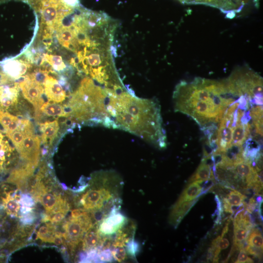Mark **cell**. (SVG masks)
Segmentation results:
<instances>
[{"label":"cell","mask_w":263,"mask_h":263,"mask_svg":"<svg viewBox=\"0 0 263 263\" xmlns=\"http://www.w3.org/2000/svg\"><path fill=\"white\" fill-rule=\"evenodd\" d=\"M238 97L226 78L196 77L191 81H181L173 94L175 111L190 117L202 129L219 123L227 108Z\"/></svg>","instance_id":"6da1fadb"},{"label":"cell","mask_w":263,"mask_h":263,"mask_svg":"<svg viewBox=\"0 0 263 263\" xmlns=\"http://www.w3.org/2000/svg\"><path fill=\"white\" fill-rule=\"evenodd\" d=\"M106 109L114 128L138 136L159 148L166 147L160 108L155 100L138 98L125 90L109 94Z\"/></svg>","instance_id":"7a4b0ae2"},{"label":"cell","mask_w":263,"mask_h":263,"mask_svg":"<svg viewBox=\"0 0 263 263\" xmlns=\"http://www.w3.org/2000/svg\"><path fill=\"white\" fill-rule=\"evenodd\" d=\"M108 94L107 89L95 85L90 78H84L69 101L70 115L78 121H89L113 128L106 109Z\"/></svg>","instance_id":"3957f363"},{"label":"cell","mask_w":263,"mask_h":263,"mask_svg":"<svg viewBox=\"0 0 263 263\" xmlns=\"http://www.w3.org/2000/svg\"><path fill=\"white\" fill-rule=\"evenodd\" d=\"M100 186L86 192L80 199V204L85 210L95 211L103 209L110 213L117 208L116 204L119 202V189L121 184L120 177L115 172L103 171L98 174Z\"/></svg>","instance_id":"277c9868"},{"label":"cell","mask_w":263,"mask_h":263,"mask_svg":"<svg viewBox=\"0 0 263 263\" xmlns=\"http://www.w3.org/2000/svg\"><path fill=\"white\" fill-rule=\"evenodd\" d=\"M234 93L244 96L256 105H263V78L246 66L238 68L226 78Z\"/></svg>","instance_id":"5b68a950"},{"label":"cell","mask_w":263,"mask_h":263,"mask_svg":"<svg viewBox=\"0 0 263 263\" xmlns=\"http://www.w3.org/2000/svg\"><path fill=\"white\" fill-rule=\"evenodd\" d=\"M33 195L45 208L47 220L52 223L60 222L68 212L69 203L60 194L49 190L40 182L33 188Z\"/></svg>","instance_id":"8992f818"},{"label":"cell","mask_w":263,"mask_h":263,"mask_svg":"<svg viewBox=\"0 0 263 263\" xmlns=\"http://www.w3.org/2000/svg\"><path fill=\"white\" fill-rule=\"evenodd\" d=\"M93 225L92 218L88 212L84 209H74L63 225L64 233L62 234V237L69 245L74 247Z\"/></svg>","instance_id":"52a82bcc"},{"label":"cell","mask_w":263,"mask_h":263,"mask_svg":"<svg viewBox=\"0 0 263 263\" xmlns=\"http://www.w3.org/2000/svg\"><path fill=\"white\" fill-rule=\"evenodd\" d=\"M18 151L27 163L37 166L40 154V139L35 134L32 125L27 129L22 143Z\"/></svg>","instance_id":"ba28073f"},{"label":"cell","mask_w":263,"mask_h":263,"mask_svg":"<svg viewBox=\"0 0 263 263\" xmlns=\"http://www.w3.org/2000/svg\"><path fill=\"white\" fill-rule=\"evenodd\" d=\"M19 86L25 98L34 106L36 112H39L44 103L43 89L41 83L30 76L25 77L20 81Z\"/></svg>","instance_id":"9c48e42d"},{"label":"cell","mask_w":263,"mask_h":263,"mask_svg":"<svg viewBox=\"0 0 263 263\" xmlns=\"http://www.w3.org/2000/svg\"><path fill=\"white\" fill-rule=\"evenodd\" d=\"M116 210L117 208L113 209L108 217L103 219L97 227L101 236L112 235L125 225L126 218L123 215L117 212Z\"/></svg>","instance_id":"30bf717a"},{"label":"cell","mask_w":263,"mask_h":263,"mask_svg":"<svg viewBox=\"0 0 263 263\" xmlns=\"http://www.w3.org/2000/svg\"><path fill=\"white\" fill-rule=\"evenodd\" d=\"M43 84L45 94L49 100L60 103L65 99L66 93L56 79L47 75Z\"/></svg>","instance_id":"8fae6325"},{"label":"cell","mask_w":263,"mask_h":263,"mask_svg":"<svg viewBox=\"0 0 263 263\" xmlns=\"http://www.w3.org/2000/svg\"><path fill=\"white\" fill-rule=\"evenodd\" d=\"M8 83L0 84V109L5 111L18 102V91L16 85L10 86Z\"/></svg>","instance_id":"7c38bea8"},{"label":"cell","mask_w":263,"mask_h":263,"mask_svg":"<svg viewBox=\"0 0 263 263\" xmlns=\"http://www.w3.org/2000/svg\"><path fill=\"white\" fill-rule=\"evenodd\" d=\"M198 199L199 197L189 201L176 202L170 213L169 223L176 228Z\"/></svg>","instance_id":"4fadbf2b"},{"label":"cell","mask_w":263,"mask_h":263,"mask_svg":"<svg viewBox=\"0 0 263 263\" xmlns=\"http://www.w3.org/2000/svg\"><path fill=\"white\" fill-rule=\"evenodd\" d=\"M213 163L211 155L203 157L198 168L188 180L190 183L196 181H205L211 177H215L212 169Z\"/></svg>","instance_id":"5bb4252c"},{"label":"cell","mask_w":263,"mask_h":263,"mask_svg":"<svg viewBox=\"0 0 263 263\" xmlns=\"http://www.w3.org/2000/svg\"><path fill=\"white\" fill-rule=\"evenodd\" d=\"M62 235L57 233L52 224H46L39 227L37 231V239L43 242L59 245L63 243Z\"/></svg>","instance_id":"9a60e30c"},{"label":"cell","mask_w":263,"mask_h":263,"mask_svg":"<svg viewBox=\"0 0 263 263\" xmlns=\"http://www.w3.org/2000/svg\"><path fill=\"white\" fill-rule=\"evenodd\" d=\"M14 149L0 129V172L6 169L10 164Z\"/></svg>","instance_id":"2e32d148"},{"label":"cell","mask_w":263,"mask_h":263,"mask_svg":"<svg viewBox=\"0 0 263 263\" xmlns=\"http://www.w3.org/2000/svg\"><path fill=\"white\" fill-rule=\"evenodd\" d=\"M83 237L82 247L84 250H91L103 245L104 239L101 238L96 226H93L85 233Z\"/></svg>","instance_id":"e0dca14e"},{"label":"cell","mask_w":263,"mask_h":263,"mask_svg":"<svg viewBox=\"0 0 263 263\" xmlns=\"http://www.w3.org/2000/svg\"><path fill=\"white\" fill-rule=\"evenodd\" d=\"M2 206L6 213L10 216L17 217L20 209V205L11 192L5 191L1 197Z\"/></svg>","instance_id":"ac0fdd59"},{"label":"cell","mask_w":263,"mask_h":263,"mask_svg":"<svg viewBox=\"0 0 263 263\" xmlns=\"http://www.w3.org/2000/svg\"><path fill=\"white\" fill-rule=\"evenodd\" d=\"M59 130L57 120L46 121L40 124V130L42 133L41 139L43 143L51 144L57 135Z\"/></svg>","instance_id":"d6986e66"},{"label":"cell","mask_w":263,"mask_h":263,"mask_svg":"<svg viewBox=\"0 0 263 263\" xmlns=\"http://www.w3.org/2000/svg\"><path fill=\"white\" fill-rule=\"evenodd\" d=\"M4 72L9 76L18 78L26 72L27 67L25 64L17 60H8L2 63Z\"/></svg>","instance_id":"ffe728a7"},{"label":"cell","mask_w":263,"mask_h":263,"mask_svg":"<svg viewBox=\"0 0 263 263\" xmlns=\"http://www.w3.org/2000/svg\"><path fill=\"white\" fill-rule=\"evenodd\" d=\"M203 181H196L189 183L184 189L177 202L189 201L199 197L202 191Z\"/></svg>","instance_id":"44dd1931"},{"label":"cell","mask_w":263,"mask_h":263,"mask_svg":"<svg viewBox=\"0 0 263 263\" xmlns=\"http://www.w3.org/2000/svg\"><path fill=\"white\" fill-rule=\"evenodd\" d=\"M40 111L51 116L68 117L70 115L68 106L64 107L56 103H44L41 106Z\"/></svg>","instance_id":"7402d4cb"},{"label":"cell","mask_w":263,"mask_h":263,"mask_svg":"<svg viewBox=\"0 0 263 263\" xmlns=\"http://www.w3.org/2000/svg\"><path fill=\"white\" fill-rule=\"evenodd\" d=\"M233 225L234 236L233 245L239 248L240 244L246 240L251 228L245 225L235 223H233Z\"/></svg>","instance_id":"603a6c76"},{"label":"cell","mask_w":263,"mask_h":263,"mask_svg":"<svg viewBox=\"0 0 263 263\" xmlns=\"http://www.w3.org/2000/svg\"><path fill=\"white\" fill-rule=\"evenodd\" d=\"M255 226L253 227L250 230L246 239V242L250 246L263 249V236L261 231Z\"/></svg>","instance_id":"cb8c5ba5"},{"label":"cell","mask_w":263,"mask_h":263,"mask_svg":"<svg viewBox=\"0 0 263 263\" xmlns=\"http://www.w3.org/2000/svg\"><path fill=\"white\" fill-rule=\"evenodd\" d=\"M230 190L229 192L223 198V202L230 206H239L242 205L246 198V196L234 189Z\"/></svg>","instance_id":"d4e9b609"},{"label":"cell","mask_w":263,"mask_h":263,"mask_svg":"<svg viewBox=\"0 0 263 263\" xmlns=\"http://www.w3.org/2000/svg\"><path fill=\"white\" fill-rule=\"evenodd\" d=\"M75 37L74 29L71 28H64L62 29L58 35L59 40L60 43L66 47L71 44Z\"/></svg>","instance_id":"484cf974"},{"label":"cell","mask_w":263,"mask_h":263,"mask_svg":"<svg viewBox=\"0 0 263 263\" xmlns=\"http://www.w3.org/2000/svg\"><path fill=\"white\" fill-rule=\"evenodd\" d=\"M45 57L46 61L54 69L60 71L65 68V65L61 56L55 55H46Z\"/></svg>","instance_id":"4316f807"},{"label":"cell","mask_w":263,"mask_h":263,"mask_svg":"<svg viewBox=\"0 0 263 263\" xmlns=\"http://www.w3.org/2000/svg\"><path fill=\"white\" fill-rule=\"evenodd\" d=\"M124 246L118 245L113 246V248L111 251L112 257L115 260L119 262L125 261L127 258V252Z\"/></svg>","instance_id":"83f0119b"},{"label":"cell","mask_w":263,"mask_h":263,"mask_svg":"<svg viewBox=\"0 0 263 263\" xmlns=\"http://www.w3.org/2000/svg\"><path fill=\"white\" fill-rule=\"evenodd\" d=\"M126 251L127 254L132 257H135L136 254L139 250L138 244L134 241L133 240L131 239L126 244Z\"/></svg>","instance_id":"f1b7e54d"},{"label":"cell","mask_w":263,"mask_h":263,"mask_svg":"<svg viewBox=\"0 0 263 263\" xmlns=\"http://www.w3.org/2000/svg\"><path fill=\"white\" fill-rule=\"evenodd\" d=\"M244 249L248 254L253 255L255 257L261 259L262 257L263 249L251 246L247 244Z\"/></svg>","instance_id":"f546056e"},{"label":"cell","mask_w":263,"mask_h":263,"mask_svg":"<svg viewBox=\"0 0 263 263\" xmlns=\"http://www.w3.org/2000/svg\"><path fill=\"white\" fill-rule=\"evenodd\" d=\"M253 260L248 256L247 252L244 249L241 248L240 249L237 259L234 263H253Z\"/></svg>","instance_id":"4dcf8cb0"},{"label":"cell","mask_w":263,"mask_h":263,"mask_svg":"<svg viewBox=\"0 0 263 263\" xmlns=\"http://www.w3.org/2000/svg\"><path fill=\"white\" fill-rule=\"evenodd\" d=\"M86 50V49L85 48V51ZM82 55H83V54H82ZM81 56L80 57V58H81Z\"/></svg>","instance_id":"1f68e13d"}]
</instances>
